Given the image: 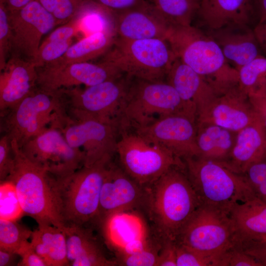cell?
Masks as SVG:
<instances>
[{"mask_svg":"<svg viewBox=\"0 0 266 266\" xmlns=\"http://www.w3.org/2000/svg\"><path fill=\"white\" fill-rule=\"evenodd\" d=\"M157 266H177L176 242L162 241Z\"/></svg>","mask_w":266,"mask_h":266,"instance_id":"obj_44","label":"cell"},{"mask_svg":"<svg viewBox=\"0 0 266 266\" xmlns=\"http://www.w3.org/2000/svg\"><path fill=\"white\" fill-rule=\"evenodd\" d=\"M30 242L47 266H70L66 236L62 229L50 225H38L33 231Z\"/></svg>","mask_w":266,"mask_h":266,"instance_id":"obj_28","label":"cell"},{"mask_svg":"<svg viewBox=\"0 0 266 266\" xmlns=\"http://www.w3.org/2000/svg\"><path fill=\"white\" fill-rule=\"evenodd\" d=\"M132 129L182 160L200 156L197 142V120L188 116H166L148 125Z\"/></svg>","mask_w":266,"mask_h":266,"instance_id":"obj_16","label":"cell"},{"mask_svg":"<svg viewBox=\"0 0 266 266\" xmlns=\"http://www.w3.org/2000/svg\"><path fill=\"white\" fill-rule=\"evenodd\" d=\"M117 37L126 39H166L170 27L148 1L143 0L126 10L115 13Z\"/></svg>","mask_w":266,"mask_h":266,"instance_id":"obj_19","label":"cell"},{"mask_svg":"<svg viewBox=\"0 0 266 266\" xmlns=\"http://www.w3.org/2000/svg\"><path fill=\"white\" fill-rule=\"evenodd\" d=\"M166 78V82L185 102L197 110V114L218 93L203 77L176 58Z\"/></svg>","mask_w":266,"mask_h":266,"instance_id":"obj_23","label":"cell"},{"mask_svg":"<svg viewBox=\"0 0 266 266\" xmlns=\"http://www.w3.org/2000/svg\"><path fill=\"white\" fill-rule=\"evenodd\" d=\"M33 0H0L6 8L8 12H11L20 9Z\"/></svg>","mask_w":266,"mask_h":266,"instance_id":"obj_50","label":"cell"},{"mask_svg":"<svg viewBox=\"0 0 266 266\" xmlns=\"http://www.w3.org/2000/svg\"><path fill=\"white\" fill-rule=\"evenodd\" d=\"M112 160L83 166L63 179L53 180L57 206L66 227H95L100 191L107 166Z\"/></svg>","mask_w":266,"mask_h":266,"instance_id":"obj_4","label":"cell"},{"mask_svg":"<svg viewBox=\"0 0 266 266\" xmlns=\"http://www.w3.org/2000/svg\"><path fill=\"white\" fill-rule=\"evenodd\" d=\"M11 143L14 162L6 179L13 183L25 214L34 219L38 225H52L64 231L66 227L53 191V179L23 154L15 140H11Z\"/></svg>","mask_w":266,"mask_h":266,"instance_id":"obj_6","label":"cell"},{"mask_svg":"<svg viewBox=\"0 0 266 266\" xmlns=\"http://www.w3.org/2000/svg\"><path fill=\"white\" fill-rule=\"evenodd\" d=\"M218 266H261L251 256L235 246L222 254L218 259Z\"/></svg>","mask_w":266,"mask_h":266,"instance_id":"obj_41","label":"cell"},{"mask_svg":"<svg viewBox=\"0 0 266 266\" xmlns=\"http://www.w3.org/2000/svg\"><path fill=\"white\" fill-rule=\"evenodd\" d=\"M144 209L160 240L176 242L201 205L185 166H175L145 187Z\"/></svg>","mask_w":266,"mask_h":266,"instance_id":"obj_1","label":"cell"},{"mask_svg":"<svg viewBox=\"0 0 266 266\" xmlns=\"http://www.w3.org/2000/svg\"><path fill=\"white\" fill-rule=\"evenodd\" d=\"M37 68L33 61L12 54L0 70V115L15 106L36 88Z\"/></svg>","mask_w":266,"mask_h":266,"instance_id":"obj_20","label":"cell"},{"mask_svg":"<svg viewBox=\"0 0 266 266\" xmlns=\"http://www.w3.org/2000/svg\"><path fill=\"white\" fill-rule=\"evenodd\" d=\"M33 231L17 221L0 219V249L17 254L31 237Z\"/></svg>","mask_w":266,"mask_h":266,"instance_id":"obj_34","label":"cell"},{"mask_svg":"<svg viewBox=\"0 0 266 266\" xmlns=\"http://www.w3.org/2000/svg\"><path fill=\"white\" fill-rule=\"evenodd\" d=\"M253 31L260 49L266 53V19L258 22Z\"/></svg>","mask_w":266,"mask_h":266,"instance_id":"obj_48","label":"cell"},{"mask_svg":"<svg viewBox=\"0 0 266 266\" xmlns=\"http://www.w3.org/2000/svg\"><path fill=\"white\" fill-rule=\"evenodd\" d=\"M18 254L12 252L0 249V266L17 265L16 261Z\"/></svg>","mask_w":266,"mask_h":266,"instance_id":"obj_49","label":"cell"},{"mask_svg":"<svg viewBox=\"0 0 266 266\" xmlns=\"http://www.w3.org/2000/svg\"><path fill=\"white\" fill-rule=\"evenodd\" d=\"M14 162L11 140L3 134L0 139V180L6 179L9 175Z\"/></svg>","mask_w":266,"mask_h":266,"instance_id":"obj_42","label":"cell"},{"mask_svg":"<svg viewBox=\"0 0 266 266\" xmlns=\"http://www.w3.org/2000/svg\"><path fill=\"white\" fill-rule=\"evenodd\" d=\"M93 228L75 227L64 231L67 258L72 266H114L115 260L108 258L93 234Z\"/></svg>","mask_w":266,"mask_h":266,"instance_id":"obj_25","label":"cell"},{"mask_svg":"<svg viewBox=\"0 0 266 266\" xmlns=\"http://www.w3.org/2000/svg\"><path fill=\"white\" fill-rule=\"evenodd\" d=\"M237 68L238 85L248 95L257 89L260 82L266 74V58L260 56Z\"/></svg>","mask_w":266,"mask_h":266,"instance_id":"obj_36","label":"cell"},{"mask_svg":"<svg viewBox=\"0 0 266 266\" xmlns=\"http://www.w3.org/2000/svg\"><path fill=\"white\" fill-rule=\"evenodd\" d=\"M132 79L124 74L84 89L77 86L58 92L71 120L93 119L119 128Z\"/></svg>","mask_w":266,"mask_h":266,"instance_id":"obj_7","label":"cell"},{"mask_svg":"<svg viewBox=\"0 0 266 266\" xmlns=\"http://www.w3.org/2000/svg\"><path fill=\"white\" fill-rule=\"evenodd\" d=\"M24 214L13 183L9 179L0 181V219L17 221Z\"/></svg>","mask_w":266,"mask_h":266,"instance_id":"obj_35","label":"cell"},{"mask_svg":"<svg viewBox=\"0 0 266 266\" xmlns=\"http://www.w3.org/2000/svg\"><path fill=\"white\" fill-rule=\"evenodd\" d=\"M20 256L18 266H47L44 260L33 249L30 241H28L18 251Z\"/></svg>","mask_w":266,"mask_h":266,"instance_id":"obj_43","label":"cell"},{"mask_svg":"<svg viewBox=\"0 0 266 266\" xmlns=\"http://www.w3.org/2000/svg\"><path fill=\"white\" fill-rule=\"evenodd\" d=\"M98 5L117 13L130 9L144 0H91Z\"/></svg>","mask_w":266,"mask_h":266,"instance_id":"obj_45","label":"cell"},{"mask_svg":"<svg viewBox=\"0 0 266 266\" xmlns=\"http://www.w3.org/2000/svg\"><path fill=\"white\" fill-rule=\"evenodd\" d=\"M254 92H257L266 97V74L263 77Z\"/></svg>","mask_w":266,"mask_h":266,"instance_id":"obj_52","label":"cell"},{"mask_svg":"<svg viewBox=\"0 0 266 266\" xmlns=\"http://www.w3.org/2000/svg\"><path fill=\"white\" fill-rule=\"evenodd\" d=\"M266 157V128L259 119L238 131L235 141L226 162L243 174L252 164Z\"/></svg>","mask_w":266,"mask_h":266,"instance_id":"obj_26","label":"cell"},{"mask_svg":"<svg viewBox=\"0 0 266 266\" xmlns=\"http://www.w3.org/2000/svg\"><path fill=\"white\" fill-rule=\"evenodd\" d=\"M23 154L55 180L63 179L84 166V154L72 147L61 130L51 126L26 142Z\"/></svg>","mask_w":266,"mask_h":266,"instance_id":"obj_12","label":"cell"},{"mask_svg":"<svg viewBox=\"0 0 266 266\" xmlns=\"http://www.w3.org/2000/svg\"><path fill=\"white\" fill-rule=\"evenodd\" d=\"M176 57L166 39H126L116 37L103 62L132 78L162 81Z\"/></svg>","mask_w":266,"mask_h":266,"instance_id":"obj_8","label":"cell"},{"mask_svg":"<svg viewBox=\"0 0 266 266\" xmlns=\"http://www.w3.org/2000/svg\"><path fill=\"white\" fill-rule=\"evenodd\" d=\"M95 227L115 255L132 243L149 237L144 221L134 210L109 214L100 220Z\"/></svg>","mask_w":266,"mask_h":266,"instance_id":"obj_22","label":"cell"},{"mask_svg":"<svg viewBox=\"0 0 266 266\" xmlns=\"http://www.w3.org/2000/svg\"><path fill=\"white\" fill-rule=\"evenodd\" d=\"M116 37V34L104 31L91 33L72 44L63 57L51 64L89 62L104 55L113 46Z\"/></svg>","mask_w":266,"mask_h":266,"instance_id":"obj_31","label":"cell"},{"mask_svg":"<svg viewBox=\"0 0 266 266\" xmlns=\"http://www.w3.org/2000/svg\"><path fill=\"white\" fill-rule=\"evenodd\" d=\"M177 266H216L215 260L176 242Z\"/></svg>","mask_w":266,"mask_h":266,"instance_id":"obj_39","label":"cell"},{"mask_svg":"<svg viewBox=\"0 0 266 266\" xmlns=\"http://www.w3.org/2000/svg\"><path fill=\"white\" fill-rule=\"evenodd\" d=\"M255 15L252 0H200L196 26L207 33L234 25H248Z\"/></svg>","mask_w":266,"mask_h":266,"instance_id":"obj_21","label":"cell"},{"mask_svg":"<svg viewBox=\"0 0 266 266\" xmlns=\"http://www.w3.org/2000/svg\"><path fill=\"white\" fill-rule=\"evenodd\" d=\"M116 153L121 168L135 181L147 187L184 161L170 151L151 142L131 128L119 130Z\"/></svg>","mask_w":266,"mask_h":266,"instance_id":"obj_10","label":"cell"},{"mask_svg":"<svg viewBox=\"0 0 266 266\" xmlns=\"http://www.w3.org/2000/svg\"><path fill=\"white\" fill-rule=\"evenodd\" d=\"M166 40L175 57L219 91L238 84V72L228 64L212 36L192 25L170 26Z\"/></svg>","mask_w":266,"mask_h":266,"instance_id":"obj_2","label":"cell"},{"mask_svg":"<svg viewBox=\"0 0 266 266\" xmlns=\"http://www.w3.org/2000/svg\"><path fill=\"white\" fill-rule=\"evenodd\" d=\"M8 13L12 54L33 62L42 37L57 26L55 18L38 0Z\"/></svg>","mask_w":266,"mask_h":266,"instance_id":"obj_15","label":"cell"},{"mask_svg":"<svg viewBox=\"0 0 266 266\" xmlns=\"http://www.w3.org/2000/svg\"><path fill=\"white\" fill-rule=\"evenodd\" d=\"M185 169L201 205L230 215L237 205L255 199L243 174L226 162L192 157Z\"/></svg>","mask_w":266,"mask_h":266,"instance_id":"obj_3","label":"cell"},{"mask_svg":"<svg viewBox=\"0 0 266 266\" xmlns=\"http://www.w3.org/2000/svg\"><path fill=\"white\" fill-rule=\"evenodd\" d=\"M162 241H154L144 250L116 259L117 265L125 266H157Z\"/></svg>","mask_w":266,"mask_h":266,"instance_id":"obj_37","label":"cell"},{"mask_svg":"<svg viewBox=\"0 0 266 266\" xmlns=\"http://www.w3.org/2000/svg\"><path fill=\"white\" fill-rule=\"evenodd\" d=\"M248 95L255 113L266 128V97L257 92H251Z\"/></svg>","mask_w":266,"mask_h":266,"instance_id":"obj_46","label":"cell"},{"mask_svg":"<svg viewBox=\"0 0 266 266\" xmlns=\"http://www.w3.org/2000/svg\"><path fill=\"white\" fill-rule=\"evenodd\" d=\"M230 216L236 230L238 247L266 240V202L250 200L236 206Z\"/></svg>","mask_w":266,"mask_h":266,"instance_id":"obj_27","label":"cell"},{"mask_svg":"<svg viewBox=\"0 0 266 266\" xmlns=\"http://www.w3.org/2000/svg\"><path fill=\"white\" fill-rule=\"evenodd\" d=\"M0 117L1 131L15 140L19 148L49 125L61 129L68 119L59 93L37 88Z\"/></svg>","mask_w":266,"mask_h":266,"instance_id":"obj_9","label":"cell"},{"mask_svg":"<svg viewBox=\"0 0 266 266\" xmlns=\"http://www.w3.org/2000/svg\"><path fill=\"white\" fill-rule=\"evenodd\" d=\"M133 79L128 90L119 129H135L175 115L197 120V110L185 102L167 82Z\"/></svg>","mask_w":266,"mask_h":266,"instance_id":"obj_5","label":"cell"},{"mask_svg":"<svg viewBox=\"0 0 266 266\" xmlns=\"http://www.w3.org/2000/svg\"><path fill=\"white\" fill-rule=\"evenodd\" d=\"M197 125L199 157L226 162L234 146L237 132L213 124L197 123Z\"/></svg>","mask_w":266,"mask_h":266,"instance_id":"obj_29","label":"cell"},{"mask_svg":"<svg viewBox=\"0 0 266 266\" xmlns=\"http://www.w3.org/2000/svg\"><path fill=\"white\" fill-rule=\"evenodd\" d=\"M12 52L11 35L6 8L0 2V69L4 68Z\"/></svg>","mask_w":266,"mask_h":266,"instance_id":"obj_40","label":"cell"},{"mask_svg":"<svg viewBox=\"0 0 266 266\" xmlns=\"http://www.w3.org/2000/svg\"><path fill=\"white\" fill-rule=\"evenodd\" d=\"M78 17L52 31L39 46L33 61L37 68L54 63L66 52L72 44V39L81 25Z\"/></svg>","mask_w":266,"mask_h":266,"instance_id":"obj_30","label":"cell"},{"mask_svg":"<svg viewBox=\"0 0 266 266\" xmlns=\"http://www.w3.org/2000/svg\"><path fill=\"white\" fill-rule=\"evenodd\" d=\"M61 131L68 143L84 154V166L112 160L119 134L115 125L93 119L68 121Z\"/></svg>","mask_w":266,"mask_h":266,"instance_id":"obj_14","label":"cell"},{"mask_svg":"<svg viewBox=\"0 0 266 266\" xmlns=\"http://www.w3.org/2000/svg\"><path fill=\"white\" fill-rule=\"evenodd\" d=\"M207 33L218 44L226 60L237 68L261 56L253 30L248 25L231 26Z\"/></svg>","mask_w":266,"mask_h":266,"instance_id":"obj_24","label":"cell"},{"mask_svg":"<svg viewBox=\"0 0 266 266\" xmlns=\"http://www.w3.org/2000/svg\"><path fill=\"white\" fill-rule=\"evenodd\" d=\"M55 18L57 26L81 16L93 3L91 0H38Z\"/></svg>","mask_w":266,"mask_h":266,"instance_id":"obj_33","label":"cell"},{"mask_svg":"<svg viewBox=\"0 0 266 266\" xmlns=\"http://www.w3.org/2000/svg\"><path fill=\"white\" fill-rule=\"evenodd\" d=\"M171 26H190L195 18L200 0H146Z\"/></svg>","mask_w":266,"mask_h":266,"instance_id":"obj_32","label":"cell"},{"mask_svg":"<svg viewBox=\"0 0 266 266\" xmlns=\"http://www.w3.org/2000/svg\"><path fill=\"white\" fill-rule=\"evenodd\" d=\"M240 248L253 257L261 266H266V240L243 246Z\"/></svg>","mask_w":266,"mask_h":266,"instance_id":"obj_47","label":"cell"},{"mask_svg":"<svg viewBox=\"0 0 266 266\" xmlns=\"http://www.w3.org/2000/svg\"><path fill=\"white\" fill-rule=\"evenodd\" d=\"M146 189L111 161L101 186L97 223L116 212L144 208ZM95 224V226H96Z\"/></svg>","mask_w":266,"mask_h":266,"instance_id":"obj_18","label":"cell"},{"mask_svg":"<svg viewBox=\"0 0 266 266\" xmlns=\"http://www.w3.org/2000/svg\"><path fill=\"white\" fill-rule=\"evenodd\" d=\"M37 69L36 88L51 94L81 85H94L124 75L103 61L97 64L89 62L51 64Z\"/></svg>","mask_w":266,"mask_h":266,"instance_id":"obj_13","label":"cell"},{"mask_svg":"<svg viewBox=\"0 0 266 266\" xmlns=\"http://www.w3.org/2000/svg\"><path fill=\"white\" fill-rule=\"evenodd\" d=\"M176 243L214 258L237 246L236 230L229 214L201 205L187 224Z\"/></svg>","mask_w":266,"mask_h":266,"instance_id":"obj_11","label":"cell"},{"mask_svg":"<svg viewBox=\"0 0 266 266\" xmlns=\"http://www.w3.org/2000/svg\"><path fill=\"white\" fill-rule=\"evenodd\" d=\"M258 119L248 95L236 84L218 93L198 112L197 123L237 132Z\"/></svg>","mask_w":266,"mask_h":266,"instance_id":"obj_17","label":"cell"},{"mask_svg":"<svg viewBox=\"0 0 266 266\" xmlns=\"http://www.w3.org/2000/svg\"><path fill=\"white\" fill-rule=\"evenodd\" d=\"M243 174L255 199L266 202V157L250 165Z\"/></svg>","mask_w":266,"mask_h":266,"instance_id":"obj_38","label":"cell"},{"mask_svg":"<svg viewBox=\"0 0 266 266\" xmlns=\"http://www.w3.org/2000/svg\"><path fill=\"white\" fill-rule=\"evenodd\" d=\"M252 2L258 22L266 19V0H252Z\"/></svg>","mask_w":266,"mask_h":266,"instance_id":"obj_51","label":"cell"}]
</instances>
